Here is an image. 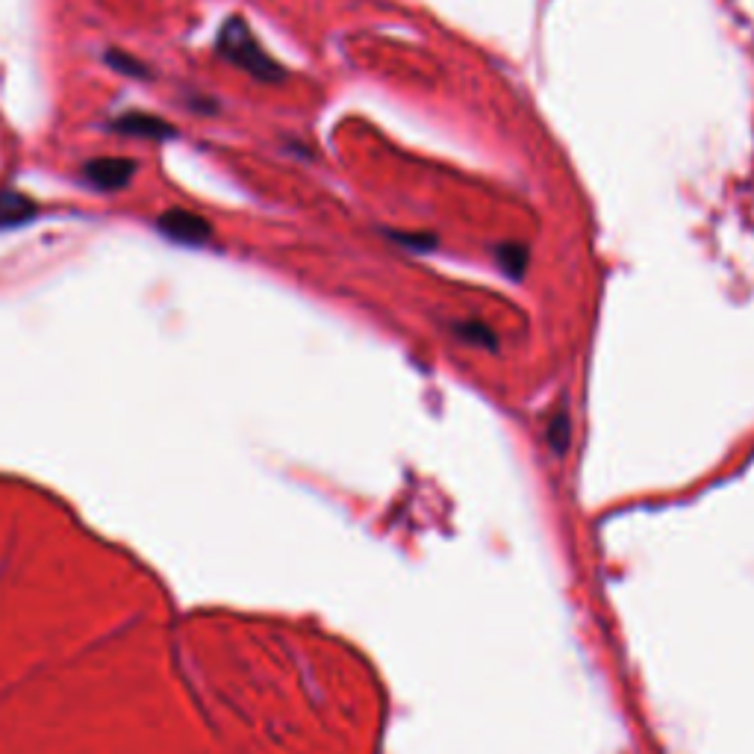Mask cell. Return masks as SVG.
<instances>
[{
    "label": "cell",
    "mask_w": 754,
    "mask_h": 754,
    "mask_svg": "<svg viewBox=\"0 0 754 754\" xmlns=\"http://www.w3.org/2000/svg\"><path fill=\"white\" fill-rule=\"evenodd\" d=\"M136 174V160H127V157H98V160H86L83 165V177L104 189V192H112V189H124Z\"/></svg>",
    "instance_id": "obj_3"
},
{
    "label": "cell",
    "mask_w": 754,
    "mask_h": 754,
    "mask_svg": "<svg viewBox=\"0 0 754 754\" xmlns=\"http://www.w3.org/2000/svg\"><path fill=\"white\" fill-rule=\"evenodd\" d=\"M457 333H463V336H469V333H472V336H475V339H472L475 345H492V342H495V339H492V333H489L486 327H481V324H460V327H457Z\"/></svg>",
    "instance_id": "obj_8"
},
{
    "label": "cell",
    "mask_w": 754,
    "mask_h": 754,
    "mask_svg": "<svg viewBox=\"0 0 754 754\" xmlns=\"http://www.w3.org/2000/svg\"><path fill=\"white\" fill-rule=\"evenodd\" d=\"M36 216V204L12 189L0 192V227H12V224H24Z\"/></svg>",
    "instance_id": "obj_5"
},
{
    "label": "cell",
    "mask_w": 754,
    "mask_h": 754,
    "mask_svg": "<svg viewBox=\"0 0 754 754\" xmlns=\"http://www.w3.org/2000/svg\"><path fill=\"white\" fill-rule=\"evenodd\" d=\"M218 56H224L227 62L239 65L242 71L266 80V83H277L283 77V68L277 62H271L269 56L263 54V48L257 45V39L251 36V30L245 27L242 18H230L221 33H218L216 42Z\"/></svg>",
    "instance_id": "obj_1"
},
{
    "label": "cell",
    "mask_w": 754,
    "mask_h": 754,
    "mask_svg": "<svg viewBox=\"0 0 754 754\" xmlns=\"http://www.w3.org/2000/svg\"><path fill=\"white\" fill-rule=\"evenodd\" d=\"M157 227H160L165 239L180 242V245H204L213 236L210 221L201 218L198 213H189V210H168V213H162Z\"/></svg>",
    "instance_id": "obj_2"
},
{
    "label": "cell",
    "mask_w": 754,
    "mask_h": 754,
    "mask_svg": "<svg viewBox=\"0 0 754 754\" xmlns=\"http://www.w3.org/2000/svg\"><path fill=\"white\" fill-rule=\"evenodd\" d=\"M112 127L124 136H142V139H157V142H165L177 133L168 121H162L157 115H148V112H127V115L115 118Z\"/></svg>",
    "instance_id": "obj_4"
},
{
    "label": "cell",
    "mask_w": 754,
    "mask_h": 754,
    "mask_svg": "<svg viewBox=\"0 0 754 754\" xmlns=\"http://www.w3.org/2000/svg\"><path fill=\"white\" fill-rule=\"evenodd\" d=\"M548 442H551V448L566 451V442H569V416H566V410L554 413V422L548 428Z\"/></svg>",
    "instance_id": "obj_7"
},
{
    "label": "cell",
    "mask_w": 754,
    "mask_h": 754,
    "mask_svg": "<svg viewBox=\"0 0 754 754\" xmlns=\"http://www.w3.org/2000/svg\"><path fill=\"white\" fill-rule=\"evenodd\" d=\"M107 62L115 71H121V74H127V77H151V68H148L142 59L124 54V51H109Z\"/></svg>",
    "instance_id": "obj_6"
}]
</instances>
